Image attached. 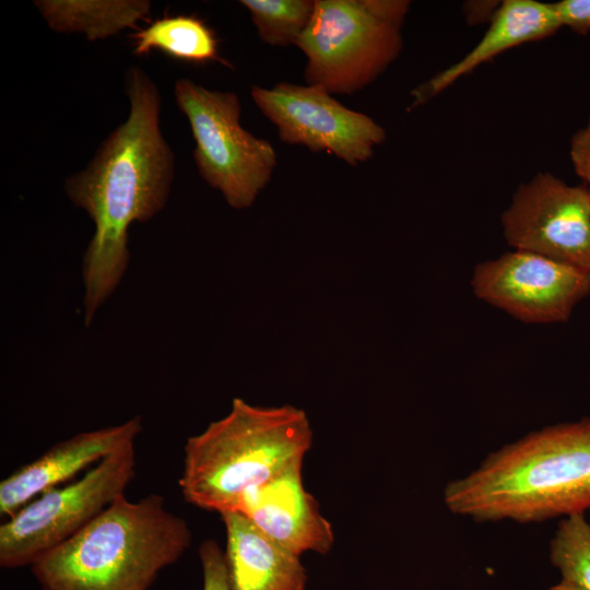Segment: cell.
Instances as JSON below:
<instances>
[{
	"instance_id": "3",
	"label": "cell",
	"mask_w": 590,
	"mask_h": 590,
	"mask_svg": "<svg viewBox=\"0 0 590 590\" xmlns=\"http://www.w3.org/2000/svg\"><path fill=\"white\" fill-rule=\"evenodd\" d=\"M191 543L188 523L150 494L120 496L31 570L42 590H148Z\"/></svg>"
},
{
	"instance_id": "18",
	"label": "cell",
	"mask_w": 590,
	"mask_h": 590,
	"mask_svg": "<svg viewBox=\"0 0 590 590\" xmlns=\"http://www.w3.org/2000/svg\"><path fill=\"white\" fill-rule=\"evenodd\" d=\"M259 37L271 46L296 45L307 27L315 0H241Z\"/></svg>"
},
{
	"instance_id": "14",
	"label": "cell",
	"mask_w": 590,
	"mask_h": 590,
	"mask_svg": "<svg viewBox=\"0 0 590 590\" xmlns=\"http://www.w3.org/2000/svg\"><path fill=\"white\" fill-rule=\"evenodd\" d=\"M560 27L552 3L535 0L503 1L488 30L463 58L412 91V107L426 103L495 56L521 44L548 37Z\"/></svg>"
},
{
	"instance_id": "13",
	"label": "cell",
	"mask_w": 590,
	"mask_h": 590,
	"mask_svg": "<svg viewBox=\"0 0 590 590\" xmlns=\"http://www.w3.org/2000/svg\"><path fill=\"white\" fill-rule=\"evenodd\" d=\"M231 590H306L300 556L272 540L237 510L221 514Z\"/></svg>"
},
{
	"instance_id": "4",
	"label": "cell",
	"mask_w": 590,
	"mask_h": 590,
	"mask_svg": "<svg viewBox=\"0 0 590 590\" xmlns=\"http://www.w3.org/2000/svg\"><path fill=\"white\" fill-rule=\"evenodd\" d=\"M312 430L292 405L262 408L233 400L229 413L187 439L179 486L204 510H237L243 494L303 464Z\"/></svg>"
},
{
	"instance_id": "1",
	"label": "cell",
	"mask_w": 590,
	"mask_h": 590,
	"mask_svg": "<svg viewBox=\"0 0 590 590\" xmlns=\"http://www.w3.org/2000/svg\"><path fill=\"white\" fill-rule=\"evenodd\" d=\"M125 87L128 118L102 142L88 165L64 181L69 200L95 226L82 262L85 326L125 275L129 226L163 210L174 179V154L161 131L156 84L142 68L131 66Z\"/></svg>"
},
{
	"instance_id": "22",
	"label": "cell",
	"mask_w": 590,
	"mask_h": 590,
	"mask_svg": "<svg viewBox=\"0 0 590 590\" xmlns=\"http://www.w3.org/2000/svg\"><path fill=\"white\" fill-rule=\"evenodd\" d=\"M548 590H576V589L559 581L557 585L551 587Z\"/></svg>"
},
{
	"instance_id": "20",
	"label": "cell",
	"mask_w": 590,
	"mask_h": 590,
	"mask_svg": "<svg viewBox=\"0 0 590 590\" xmlns=\"http://www.w3.org/2000/svg\"><path fill=\"white\" fill-rule=\"evenodd\" d=\"M560 26L578 34L590 32V0H562L552 3Z\"/></svg>"
},
{
	"instance_id": "6",
	"label": "cell",
	"mask_w": 590,
	"mask_h": 590,
	"mask_svg": "<svg viewBox=\"0 0 590 590\" xmlns=\"http://www.w3.org/2000/svg\"><path fill=\"white\" fill-rule=\"evenodd\" d=\"M174 94L196 142L198 172L235 209H246L269 182L276 166L272 144L239 123L241 107L234 92L209 90L179 79Z\"/></svg>"
},
{
	"instance_id": "21",
	"label": "cell",
	"mask_w": 590,
	"mask_h": 590,
	"mask_svg": "<svg viewBox=\"0 0 590 590\" xmlns=\"http://www.w3.org/2000/svg\"><path fill=\"white\" fill-rule=\"evenodd\" d=\"M570 160L575 173L590 189V119L571 139Z\"/></svg>"
},
{
	"instance_id": "17",
	"label": "cell",
	"mask_w": 590,
	"mask_h": 590,
	"mask_svg": "<svg viewBox=\"0 0 590 590\" xmlns=\"http://www.w3.org/2000/svg\"><path fill=\"white\" fill-rule=\"evenodd\" d=\"M550 562L560 574V582L590 590V523L585 514L564 517L550 541Z\"/></svg>"
},
{
	"instance_id": "19",
	"label": "cell",
	"mask_w": 590,
	"mask_h": 590,
	"mask_svg": "<svg viewBox=\"0 0 590 590\" xmlns=\"http://www.w3.org/2000/svg\"><path fill=\"white\" fill-rule=\"evenodd\" d=\"M203 590H231L225 553L214 540H204L199 547Z\"/></svg>"
},
{
	"instance_id": "16",
	"label": "cell",
	"mask_w": 590,
	"mask_h": 590,
	"mask_svg": "<svg viewBox=\"0 0 590 590\" xmlns=\"http://www.w3.org/2000/svg\"><path fill=\"white\" fill-rule=\"evenodd\" d=\"M133 54L146 56L160 50L170 58L193 64L220 62L232 67L219 52L215 32L197 15H172L153 21L130 35Z\"/></svg>"
},
{
	"instance_id": "15",
	"label": "cell",
	"mask_w": 590,
	"mask_h": 590,
	"mask_svg": "<svg viewBox=\"0 0 590 590\" xmlns=\"http://www.w3.org/2000/svg\"><path fill=\"white\" fill-rule=\"evenodd\" d=\"M48 26L58 33H81L87 40L105 39L148 17V0H36Z\"/></svg>"
},
{
	"instance_id": "5",
	"label": "cell",
	"mask_w": 590,
	"mask_h": 590,
	"mask_svg": "<svg viewBox=\"0 0 590 590\" xmlns=\"http://www.w3.org/2000/svg\"><path fill=\"white\" fill-rule=\"evenodd\" d=\"M405 0H315L296 46L306 55L305 80L330 94H353L399 56Z\"/></svg>"
},
{
	"instance_id": "12",
	"label": "cell",
	"mask_w": 590,
	"mask_h": 590,
	"mask_svg": "<svg viewBox=\"0 0 590 590\" xmlns=\"http://www.w3.org/2000/svg\"><path fill=\"white\" fill-rule=\"evenodd\" d=\"M141 430V417L133 416L119 425L83 432L55 444L37 459L1 481V516H13L37 496L60 486L117 449L134 442Z\"/></svg>"
},
{
	"instance_id": "2",
	"label": "cell",
	"mask_w": 590,
	"mask_h": 590,
	"mask_svg": "<svg viewBox=\"0 0 590 590\" xmlns=\"http://www.w3.org/2000/svg\"><path fill=\"white\" fill-rule=\"evenodd\" d=\"M448 510L479 522H542L590 509V417L546 426L486 456L444 488Z\"/></svg>"
},
{
	"instance_id": "10",
	"label": "cell",
	"mask_w": 590,
	"mask_h": 590,
	"mask_svg": "<svg viewBox=\"0 0 590 590\" xmlns=\"http://www.w3.org/2000/svg\"><path fill=\"white\" fill-rule=\"evenodd\" d=\"M471 285L480 299L520 321L553 323L568 320L590 294V272L514 250L476 266Z\"/></svg>"
},
{
	"instance_id": "11",
	"label": "cell",
	"mask_w": 590,
	"mask_h": 590,
	"mask_svg": "<svg viewBox=\"0 0 590 590\" xmlns=\"http://www.w3.org/2000/svg\"><path fill=\"white\" fill-rule=\"evenodd\" d=\"M303 464L247 489L237 511L275 542L297 555L327 554L334 542L330 522L303 484Z\"/></svg>"
},
{
	"instance_id": "8",
	"label": "cell",
	"mask_w": 590,
	"mask_h": 590,
	"mask_svg": "<svg viewBox=\"0 0 590 590\" xmlns=\"http://www.w3.org/2000/svg\"><path fill=\"white\" fill-rule=\"evenodd\" d=\"M250 93L283 142L327 150L352 166L370 158L386 139L374 119L346 108L320 85L281 82L272 88L252 86Z\"/></svg>"
},
{
	"instance_id": "7",
	"label": "cell",
	"mask_w": 590,
	"mask_h": 590,
	"mask_svg": "<svg viewBox=\"0 0 590 590\" xmlns=\"http://www.w3.org/2000/svg\"><path fill=\"white\" fill-rule=\"evenodd\" d=\"M134 442L111 452L82 477L37 496L0 526V566H31L78 533L117 498L135 475Z\"/></svg>"
},
{
	"instance_id": "9",
	"label": "cell",
	"mask_w": 590,
	"mask_h": 590,
	"mask_svg": "<svg viewBox=\"0 0 590 590\" xmlns=\"http://www.w3.org/2000/svg\"><path fill=\"white\" fill-rule=\"evenodd\" d=\"M515 250L538 253L590 272V189L539 173L515 192L502 215Z\"/></svg>"
}]
</instances>
